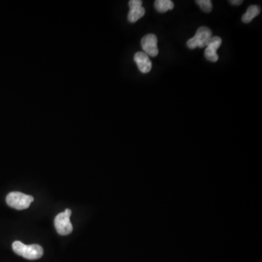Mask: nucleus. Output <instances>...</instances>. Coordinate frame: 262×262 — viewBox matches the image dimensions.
Instances as JSON below:
<instances>
[{"instance_id": "9d476101", "label": "nucleus", "mask_w": 262, "mask_h": 262, "mask_svg": "<svg viewBox=\"0 0 262 262\" xmlns=\"http://www.w3.org/2000/svg\"><path fill=\"white\" fill-rule=\"evenodd\" d=\"M144 15H145V9L143 7L133 8V9H130V11H129L127 20L129 22L135 23L140 18H142Z\"/></svg>"}, {"instance_id": "6e6552de", "label": "nucleus", "mask_w": 262, "mask_h": 262, "mask_svg": "<svg viewBox=\"0 0 262 262\" xmlns=\"http://www.w3.org/2000/svg\"><path fill=\"white\" fill-rule=\"evenodd\" d=\"M260 7L258 5H250L247 9L246 14L242 17V21L245 24H249L251 22L252 20L257 16L260 14Z\"/></svg>"}, {"instance_id": "7ed1b4c3", "label": "nucleus", "mask_w": 262, "mask_h": 262, "mask_svg": "<svg viewBox=\"0 0 262 262\" xmlns=\"http://www.w3.org/2000/svg\"><path fill=\"white\" fill-rule=\"evenodd\" d=\"M212 38V31L206 27H201L198 29L196 34L186 43V46L191 50L200 47L203 48L208 46L211 39Z\"/></svg>"}, {"instance_id": "423d86ee", "label": "nucleus", "mask_w": 262, "mask_h": 262, "mask_svg": "<svg viewBox=\"0 0 262 262\" xmlns=\"http://www.w3.org/2000/svg\"><path fill=\"white\" fill-rule=\"evenodd\" d=\"M221 43L222 40L219 37H212L205 50V56L208 61L215 63L218 60L217 50L219 48Z\"/></svg>"}, {"instance_id": "20e7f679", "label": "nucleus", "mask_w": 262, "mask_h": 262, "mask_svg": "<svg viewBox=\"0 0 262 262\" xmlns=\"http://www.w3.org/2000/svg\"><path fill=\"white\" fill-rule=\"evenodd\" d=\"M72 211L66 208L63 212L60 213L55 218L54 224L56 231L61 235H68L73 230V226L70 221Z\"/></svg>"}, {"instance_id": "ddd939ff", "label": "nucleus", "mask_w": 262, "mask_h": 262, "mask_svg": "<svg viewBox=\"0 0 262 262\" xmlns=\"http://www.w3.org/2000/svg\"><path fill=\"white\" fill-rule=\"evenodd\" d=\"M230 2L233 5H240L243 3V1H242V0H231Z\"/></svg>"}, {"instance_id": "f257e3e1", "label": "nucleus", "mask_w": 262, "mask_h": 262, "mask_svg": "<svg viewBox=\"0 0 262 262\" xmlns=\"http://www.w3.org/2000/svg\"><path fill=\"white\" fill-rule=\"evenodd\" d=\"M12 246L17 255L29 260L40 259L44 253L43 247L38 244L25 245L21 241H15Z\"/></svg>"}, {"instance_id": "f03ea898", "label": "nucleus", "mask_w": 262, "mask_h": 262, "mask_svg": "<svg viewBox=\"0 0 262 262\" xmlns=\"http://www.w3.org/2000/svg\"><path fill=\"white\" fill-rule=\"evenodd\" d=\"M33 201L34 198L32 196L19 192H10L6 198L7 204L17 210L27 209Z\"/></svg>"}, {"instance_id": "f8f14e48", "label": "nucleus", "mask_w": 262, "mask_h": 262, "mask_svg": "<svg viewBox=\"0 0 262 262\" xmlns=\"http://www.w3.org/2000/svg\"><path fill=\"white\" fill-rule=\"evenodd\" d=\"M142 3L143 2L141 0H130L128 3L129 8L130 9L139 8V7H142Z\"/></svg>"}, {"instance_id": "9b49d317", "label": "nucleus", "mask_w": 262, "mask_h": 262, "mask_svg": "<svg viewBox=\"0 0 262 262\" xmlns=\"http://www.w3.org/2000/svg\"><path fill=\"white\" fill-rule=\"evenodd\" d=\"M197 4L200 9L205 13H210L212 11L213 5L211 0H197Z\"/></svg>"}, {"instance_id": "1a4fd4ad", "label": "nucleus", "mask_w": 262, "mask_h": 262, "mask_svg": "<svg viewBox=\"0 0 262 262\" xmlns=\"http://www.w3.org/2000/svg\"><path fill=\"white\" fill-rule=\"evenodd\" d=\"M154 7L159 13L164 14L167 11H172L174 8V4L170 0H157L154 2Z\"/></svg>"}, {"instance_id": "0eeeda50", "label": "nucleus", "mask_w": 262, "mask_h": 262, "mask_svg": "<svg viewBox=\"0 0 262 262\" xmlns=\"http://www.w3.org/2000/svg\"><path fill=\"white\" fill-rule=\"evenodd\" d=\"M134 62L141 73L147 74L151 71L153 64L150 58L144 52H138L134 55Z\"/></svg>"}, {"instance_id": "39448f33", "label": "nucleus", "mask_w": 262, "mask_h": 262, "mask_svg": "<svg viewBox=\"0 0 262 262\" xmlns=\"http://www.w3.org/2000/svg\"><path fill=\"white\" fill-rule=\"evenodd\" d=\"M144 53L147 56L155 57L158 55L159 49L157 47V37L155 34H149L143 37L141 42Z\"/></svg>"}]
</instances>
